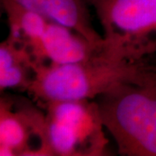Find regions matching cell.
<instances>
[{"label":"cell","mask_w":156,"mask_h":156,"mask_svg":"<svg viewBox=\"0 0 156 156\" xmlns=\"http://www.w3.org/2000/svg\"><path fill=\"white\" fill-rule=\"evenodd\" d=\"M95 101L105 129L125 156H156V70L115 84Z\"/></svg>","instance_id":"1"},{"label":"cell","mask_w":156,"mask_h":156,"mask_svg":"<svg viewBox=\"0 0 156 156\" xmlns=\"http://www.w3.org/2000/svg\"><path fill=\"white\" fill-rule=\"evenodd\" d=\"M150 68L103 56L76 63H46L36 69L27 93L39 106L57 101L95 100L115 84L139 78Z\"/></svg>","instance_id":"2"},{"label":"cell","mask_w":156,"mask_h":156,"mask_svg":"<svg viewBox=\"0 0 156 156\" xmlns=\"http://www.w3.org/2000/svg\"><path fill=\"white\" fill-rule=\"evenodd\" d=\"M103 30L102 56L151 65L156 53V0H86Z\"/></svg>","instance_id":"3"},{"label":"cell","mask_w":156,"mask_h":156,"mask_svg":"<svg viewBox=\"0 0 156 156\" xmlns=\"http://www.w3.org/2000/svg\"><path fill=\"white\" fill-rule=\"evenodd\" d=\"M44 110L47 134L53 155L101 156L108 140L95 100L57 101Z\"/></svg>","instance_id":"4"},{"label":"cell","mask_w":156,"mask_h":156,"mask_svg":"<svg viewBox=\"0 0 156 156\" xmlns=\"http://www.w3.org/2000/svg\"><path fill=\"white\" fill-rule=\"evenodd\" d=\"M38 106L21 96L1 95L0 155H53L48 140L45 112Z\"/></svg>","instance_id":"5"},{"label":"cell","mask_w":156,"mask_h":156,"mask_svg":"<svg viewBox=\"0 0 156 156\" xmlns=\"http://www.w3.org/2000/svg\"><path fill=\"white\" fill-rule=\"evenodd\" d=\"M83 35L91 43L103 45V37L94 28L86 0H7Z\"/></svg>","instance_id":"6"},{"label":"cell","mask_w":156,"mask_h":156,"mask_svg":"<svg viewBox=\"0 0 156 156\" xmlns=\"http://www.w3.org/2000/svg\"><path fill=\"white\" fill-rule=\"evenodd\" d=\"M46 63L69 64L102 56V45L91 43L72 29L49 22L42 42Z\"/></svg>","instance_id":"7"},{"label":"cell","mask_w":156,"mask_h":156,"mask_svg":"<svg viewBox=\"0 0 156 156\" xmlns=\"http://www.w3.org/2000/svg\"><path fill=\"white\" fill-rule=\"evenodd\" d=\"M9 24V39L33 58L37 68L46 64L43 54L42 42L45 30L50 21L45 17L25 10L7 0H1Z\"/></svg>","instance_id":"8"},{"label":"cell","mask_w":156,"mask_h":156,"mask_svg":"<svg viewBox=\"0 0 156 156\" xmlns=\"http://www.w3.org/2000/svg\"><path fill=\"white\" fill-rule=\"evenodd\" d=\"M37 65L27 51L6 38L0 44V89L26 91L32 83Z\"/></svg>","instance_id":"9"},{"label":"cell","mask_w":156,"mask_h":156,"mask_svg":"<svg viewBox=\"0 0 156 156\" xmlns=\"http://www.w3.org/2000/svg\"><path fill=\"white\" fill-rule=\"evenodd\" d=\"M154 69H155V70H156V65H154Z\"/></svg>","instance_id":"10"}]
</instances>
